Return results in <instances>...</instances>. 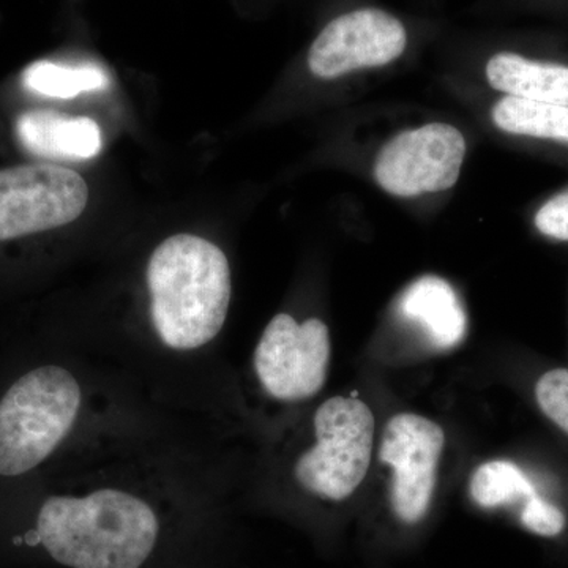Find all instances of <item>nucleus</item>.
I'll use <instances>...</instances> for the list:
<instances>
[{
    "label": "nucleus",
    "instance_id": "obj_1",
    "mask_svg": "<svg viewBox=\"0 0 568 568\" xmlns=\"http://www.w3.org/2000/svg\"><path fill=\"white\" fill-rule=\"evenodd\" d=\"M166 523L142 497L103 488L85 496H51L24 537L63 568H159Z\"/></svg>",
    "mask_w": 568,
    "mask_h": 568
},
{
    "label": "nucleus",
    "instance_id": "obj_2",
    "mask_svg": "<svg viewBox=\"0 0 568 568\" xmlns=\"http://www.w3.org/2000/svg\"><path fill=\"white\" fill-rule=\"evenodd\" d=\"M151 317L163 345L200 349L222 332L231 302V268L222 250L192 234L166 239L148 265Z\"/></svg>",
    "mask_w": 568,
    "mask_h": 568
},
{
    "label": "nucleus",
    "instance_id": "obj_3",
    "mask_svg": "<svg viewBox=\"0 0 568 568\" xmlns=\"http://www.w3.org/2000/svg\"><path fill=\"white\" fill-rule=\"evenodd\" d=\"M82 392L77 377L44 365L20 377L0 399V476L40 466L73 428Z\"/></svg>",
    "mask_w": 568,
    "mask_h": 568
},
{
    "label": "nucleus",
    "instance_id": "obj_4",
    "mask_svg": "<svg viewBox=\"0 0 568 568\" xmlns=\"http://www.w3.org/2000/svg\"><path fill=\"white\" fill-rule=\"evenodd\" d=\"M375 416L362 399L334 396L315 414L316 444L295 463L298 485L324 500H345L372 463Z\"/></svg>",
    "mask_w": 568,
    "mask_h": 568
},
{
    "label": "nucleus",
    "instance_id": "obj_5",
    "mask_svg": "<svg viewBox=\"0 0 568 568\" xmlns=\"http://www.w3.org/2000/svg\"><path fill=\"white\" fill-rule=\"evenodd\" d=\"M84 179L58 164L0 170V242L65 226L84 212Z\"/></svg>",
    "mask_w": 568,
    "mask_h": 568
},
{
    "label": "nucleus",
    "instance_id": "obj_6",
    "mask_svg": "<svg viewBox=\"0 0 568 568\" xmlns=\"http://www.w3.org/2000/svg\"><path fill=\"white\" fill-rule=\"evenodd\" d=\"M328 364L331 335L327 325L316 317L298 324L293 316L276 315L254 351L261 386L282 402L315 396L327 379Z\"/></svg>",
    "mask_w": 568,
    "mask_h": 568
},
{
    "label": "nucleus",
    "instance_id": "obj_7",
    "mask_svg": "<svg viewBox=\"0 0 568 568\" xmlns=\"http://www.w3.org/2000/svg\"><path fill=\"white\" fill-rule=\"evenodd\" d=\"M465 156V134L457 126L426 123L384 144L376 159V182L399 197L446 192L458 182Z\"/></svg>",
    "mask_w": 568,
    "mask_h": 568
},
{
    "label": "nucleus",
    "instance_id": "obj_8",
    "mask_svg": "<svg viewBox=\"0 0 568 568\" xmlns=\"http://www.w3.org/2000/svg\"><path fill=\"white\" fill-rule=\"evenodd\" d=\"M444 446V429L429 418L405 413L387 422L379 457L394 470L390 503L399 521L417 525L428 514Z\"/></svg>",
    "mask_w": 568,
    "mask_h": 568
},
{
    "label": "nucleus",
    "instance_id": "obj_9",
    "mask_svg": "<svg viewBox=\"0 0 568 568\" xmlns=\"http://www.w3.org/2000/svg\"><path fill=\"white\" fill-rule=\"evenodd\" d=\"M406 47L405 26L387 11H349L328 22L313 41L308 67L321 80H336L351 71L388 65Z\"/></svg>",
    "mask_w": 568,
    "mask_h": 568
},
{
    "label": "nucleus",
    "instance_id": "obj_10",
    "mask_svg": "<svg viewBox=\"0 0 568 568\" xmlns=\"http://www.w3.org/2000/svg\"><path fill=\"white\" fill-rule=\"evenodd\" d=\"M18 138L29 152L51 159L89 160L102 151L99 123L52 111H31L17 123Z\"/></svg>",
    "mask_w": 568,
    "mask_h": 568
},
{
    "label": "nucleus",
    "instance_id": "obj_11",
    "mask_svg": "<svg viewBox=\"0 0 568 568\" xmlns=\"http://www.w3.org/2000/svg\"><path fill=\"white\" fill-rule=\"evenodd\" d=\"M403 316L424 328L437 349H452L463 342L467 316L454 287L435 275L422 276L403 294Z\"/></svg>",
    "mask_w": 568,
    "mask_h": 568
},
{
    "label": "nucleus",
    "instance_id": "obj_12",
    "mask_svg": "<svg viewBox=\"0 0 568 568\" xmlns=\"http://www.w3.org/2000/svg\"><path fill=\"white\" fill-rule=\"evenodd\" d=\"M487 78L507 97L568 106V67L530 61L515 52H499L487 63Z\"/></svg>",
    "mask_w": 568,
    "mask_h": 568
},
{
    "label": "nucleus",
    "instance_id": "obj_13",
    "mask_svg": "<svg viewBox=\"0 0 568 568\" xmlns=\"http://www.w3.org/2000/svg\"><path fill=\"white\" fill-rule=\"evenodd\" d=\"M497 129L523 136L567 142L568 106L504 97L493 108Z\"/></svg>",
    "mask_w": 568,
    "mask_h": 568
},
{
    "label": "nucleus",
    "instance_id": "obj_14",
    "mask_svg": "<svg viewBox=\"0 0 568 568\" xmlns=\"http://www.w3.org/2000/svg\"><path fill=\"white\" fill-rule=\"evenodd\" d=\"M29 91L50 99L69 100L85 92L103 91L110 85L106 71L99 65H61L50 61L33 62L22 73Z\"/></svg>",
    "mask_w": 568,
    "mask_h": 568
},
{
    "label": "nucleus",
    "instance_id": "obj_15",
    "mask_svg": "<svg viewBox=\"0 0 568 568\" xmlns=\"http://www.w3.org/2000/svg\"><path fill=\"white\" fill-rule=\"evenodd\" d=\"M469 493L476 504L484 508L510 506L537 495L525 470L506 459L478 466L470 477Z\"/></svg>",
    "mask_w": 568,
    "mask_h": 568
},
{
    "label": "nucleus",
    "instance_id": "obj_16",
    "mask_svg": "<svg viewBox=\"0 0 568 568\" xmlns=\"http://www.w3.org/2000/svg\"><path fill=\"white\" fill-rule=\"evenodd\" d=\"M541 413L568 435V368L549 369L536 384Z\"/></svg>",
    "mask_w": 568,
    "mask_h": 568
},
{
    "label": "nucleus",
    "instance_id": "obj_17",
    "mask_svg": "<svg viewBox=\"0 0 568 568\" xmlns=\"http://www.w3.org/2000/svg\"><path fill=\"white\" fill-rule=\"evenodd\" d=\"M521 523L530 532L541 537H556L566 528V515L538 495L526 500L521 510Z\"/></svg>",
    "mask_w": 568,
    "mask_h": 568
},
{
    "label": "nucleus",
    "instance_id": "obj_18",
    "mask_svg": "<svg viewBox=\"0 0 568 568\" xmlns=\"http://www.w3.org/2000/svg\"><path fill=\"white\" fill-rule=\"evenodd\" d=\"M534 222L537 230L547 237L568 242V189L541 205Z\"/></svg>",
    "mask_w": 568,
    "mask_h": 568
}]
</instances>
